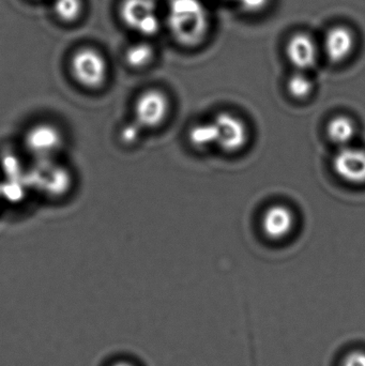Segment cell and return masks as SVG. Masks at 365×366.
Segmentation results:
<instances>
[{
  "label": "cell",
  "instance_id": "obj_1",
  "mask_svg": "<svg viewBox=\"0 0 365 366\" xmlns=\"http://www.w3.org/2000/svg\"><path fill=\"white\" fill-rule=\"evenodd\" d=\"M167 28L174 40L186 49L201 46L210 31V16L201 0H171Z\"/></svg>",
  "mask_w": 365,
  "mask_h": 366
},
{
  "label": "cell",
  "instance_id": "obj_2",
  "mask_svg": "<svg viewBox=\"0 0 365 366\" xmlns=\"http://www.w3.org/2000/svg\"><path fill=\"white\" fill-rule=\"evenodd\" d=\"M70 71L75 83L84 89H101L109 81V62L94 47H81L75 51L70 59Z\"/></svg>",
  "mask_w": 365,
  "mask_h": 366
},
{
  "label": "cell",
  "instance_id": "obj_3",
  "mask_svg": "<svg viewBox=\"0 0 365 366\" xmlns=\"http://www.w3.org/2000/svg\"><path fill=\"white\" fill-rule=\"evenodd\" d=\"M171 109V98L164 90L150 88L135 99L133 105L134 122L143 130H158L169 119Z\"/></svg>",
  "mask_w": 365,
  "mask_h": 366
},
{
  "label": "cell",
  "instance_id": "obj_4",
  "mask_svg": "<svg viewBox=\"0 0 365 366\" xmlns=\"http://www.w3.org/2000/svg\"><path fill=\"white\" fill-rule=\"evenodd\" d=\"M319 41L324 57L332 64H340L351 59L357 51L359 34L349 24L336 23L326 28Z\"/></svg>",
  "mask_w": 365,
  "mask_h": 366
},
{
  "label": "cell",
  "instance_id": "obj_5",
  "mask_svg": "<svg viewBox=\"0 0 365 366\" xmlns=\"http://www.w3.org/2000/svg\"><path fill=\"white\" fill-rule=\"evenodd\" d=\"M24 145L36 162L55 160L64 147V132L54 124L39 122L25 133Z\"/></svg>",
  "mask_w": 365,
  "mask_h": 366
},
{
  "label": "cell",
  "instance_id": "obj_6",
  "mask_svg": "<svg viewBox=\"0 0 365 366\" xmlns=\"http://www.w3.org/2000/svg\"><path fill=\"white\" fill-rule=\"evenodd\" d=\"M284 54L295 70L304 72L312 70L323 57L319 38L306 29L295 30L289 34L285 41Z\"/></svg>",
  "mask_w": 365,
  "mask_h": 366
},
{
  "label": "cell",
  "instance_id": "obj_7",
  "mask_svg": "<svg viewBox=\"0 0 365 366\" xmlns=\"http://www.w3.org/2000/svg\"><path fill=\"white\" fill-rule=\"evenodd\" d=\"M119 15L126 27L141 36H156L162 26L154 0H122Z\"/></svg>",
  "mask_w": 365,
  "mask_h": 366
},
{
  "label": "cell",
  "instance_id": "obj_8",
  "mask_svg": "<svg viewBox=\"0 0 365 366\" xmlns=\"http://www.w3.org/2000/svg\"><path fill=\"white\" fill-rule=\"evenodd\" d=\"M216 129V146L225 152L241 150L248 143L249 130L246 122L234 115L222 112L214 118Z\"/></svg>",
  "mask_w": 365,
  "mask_h": 366
},
{
  "label": "cell",
  "instance_id": "obj_9",
  "mask_svg": "<svg viewBox=\"0 0 365 366\" xmlns=\"http://www.w3.org/2000/svg\"><path fill=\"white\" fill-rule=\"evenodd\" d=\"M332 169L345 182L364 184L365 149L351 145L339 148L332 159Z\"/></svg>",
  "mask_w": 365,
  "mask_h": 366
},
{
  "label": "cell",
  "instance_id": "obj_10",
  "mask_svg": "<svg viewBox=\"0 0 365 366\" xmlns=\"http://www.w3.org/2000/svg\"><path fill=\"white\" fill-rule=\"evenodd\" d=\"M55 160L39 161L32 174V182L39 185V189L58 195L64 193L71 183L70 174L60 167Z\"/></svg>",
  "mask_w": 365,
  "mask_h": 366
},
{
  "label": "cell",
  "instance_id": "obj_11",
  "mask_svg": "<svg viewBox=\"0 0 365 366\" xmlns=\"http://www.w3.org/2000/svg\"><path fill=\"white\" fill-rule=\"evenodd\" d=\"M295 224V213L285 204H272L266 209L261 219L264 234L272 240L286 238L293 232Z\"/></svg>",
  "mask_w": 365,
  "mask_h": 366
},
{
  "label": "cell",
  "instance_id": "obj_12",
  "mask_svg": "<svg viewBox=\"0 0 365 366\" xmlns=\"http://www.w3.org/2000/svg\"><path fill=\"white\" fill-rule=\"evenodd\" d=\"M357 134V126L351 118L341 115L332 118L327 124V135L339 148L351 145Z\"/></svg>",
  "mask_w": 365,
  "mask_h": 366
},
{
  "label": "cell",
  "instance_id": "obj_13",
  "mask_svg": "<svg viewBox=\"0 0 365 366\" xmlns=\"http://www.w3.org/2000/svg\"><path fill=\"white\" fill-rule=\"evenodd\" d=\"M156 58V49L148 42H136L124 51V61L134 70L148 68Z\"/></svg>",
  "mask_w": 365,
  "mask_h": 366
},
{
  "label": "cell",
  "instance_id": "obj_14",
  "mask_svg": "<svg viewBox=\"0 0 365 366\" xmlns=\"http://www.w3.org/2000/svg\"><path fill=\"white\" fill-rule=\"evenodd\" d=\"M216 129L214 122L195 124L189 132V141L193 147L199 150L208 149L216 146Z\"/></svg>",
  "mask_w": 365,
  "mask_h": 366
},
{
  "label": "cell",
  "instance_id": "obj_15",
  "mask_svg": "<svg viewBox=\"0 0 365 366\" xmlns=\"http://www.w3.org/2000/svg\"><path fill=\"white\" fill-rule=\"evenodd\" d=\"M53 12L62 23H75L83 15L84 0H53Z\"/></svg>",
  "mask_w": 365,
  "mask_h": 366
},
{
  "label": "cell",
  "instance_id": "obj_16",
  "mask_svg": "<svg viewBox=\"0 0 365 366\" xmlns=\"http://www.w3.org/2000/svg\"><path fill=\"white\" fill-rule=\"evenodd\" d=\"M287 90L293 98L304 100L312 94L314 83L308 72L295 70L287 81Z\"/></svg>",
  "mask_w": 365,
  "mask_h": 366
},
{
  "label": "cell",
  "instance_id": "obj_17",
  "mask_svg": "<svg viewBox=\"0 0 365 366\" xmlns=\"http://www.w3.org/2000/svg\"><path fill=\"white\" fill-rule=\"evenodd\" d=\"M341 366H365L364 350H353L343 359Z\"/></svg>",
  "mask_w": 365,
  "mask_h": 366
},
{
  "label": "cell",
  "instance_id": "obj_18",
  "mask_svg": "<svg viewBox=\"0 0 365 366\" xmlns=\"http://www.w3.org/2000/svg\"><path fill=\"white\" fill-rule=\"evenodd\" d=\"M111 366H134V365H131V363H129V362H124V361H120V362L115 363V365H113Z\"/></svg>",
  "mask_w": 365,
  "mask_h": 366
}]
</instances>
